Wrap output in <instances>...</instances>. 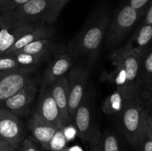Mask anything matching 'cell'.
Listing matches in <instances>:
<instances>
[{
    "mask_svg": "<svg viewBox=\"0 0 152 151\" xmlns=\"http://www.w3.org/2000/svg\"><path fill=\"white\" fill-rule=\"evenodd\" d=\"M111 18V8L106 3L94 9L80 30L68 43V52L72 59L86 57L90 68L94 67L105 41Z\"/></svg>",
    "mask_w": 152,
    "mask_h": 151,
    "instance_id": "6da1fadb",
    "label": "cell"
},
{
    "mask_svg": "<svg viewBox=\"0 0 152 151\" xmlns=\"http://www.w3.org/2000/svg\"><path fill=\"white\" fill-rule=\"evenodd\" d=\"M148 110L140 96L129 101L119 114L121 130L127 142L133 147L137 148L147 126Z\"/></svg>",
    "mask_w": 152,
    "mask_h": 151,
    "instance_id": "7a4b0ae2",
    "label": "cell"
},
{
    "mask_svg": "<svg viewBox=\"0 0 152 151\" xmlns=\"http://www.w3.org/2000/svg\"><path fill=\"white\" fill-rule=\"evenodd\" d=\"M145 13L133 8L128 3L119 7L108 23L104 41L105 46L111 50L120 47L123 39Z\"/></svg>",
    "mask_w": 152,
    "mask_h": 151,
    "instance_id": "3957f363",
    "label": "cell"
},
{
    "mask_svg": "<svg viewBox=\"0 0 152 151\" xmlns=\"http://www.w3.org/2000/svg\"><path fill=\"white\" fill-rule=\"evenodd\" d=\"M88 87L76 110L73 121L75 124L79 137L89 144H92L99 141L101 134L99 130L94 126L92 120L94 91L92 86Z\"/></svg>",
    "mask_w": 152,
    "mask_h": 151,
    "instance_id": "277c9868",
    "label": "cell"
},
{
    "mask_svg": "<svg viewBox=\"0 0 152 151\" xmlns=\"http://www.w3.org/2000/svg\"><path fill=\"white\" fill-rule=\"evenodd\" d=\"M109 59L111 61H115L123 67L126 72L128 84L131 93L134 96H140L142 78L140 56L125 44L111 50Z\"/></svg>",
    "mask_w": 152,
    "mask_h": 151,
    "instance_id": "5b68a950",
    "label": "cell"
},
{
    "mask_svg": "<svg viewBox=\"0 0 152 151\" xmlns=\"http://www.w3.org/2000/svg\"><path fill=\"white\" fill-rule=\"evenodd\" d=\"M90 69L87 63L83 62L72 67L66 76L69 96V115L71 121L74 119L76 110L87 90Z\"/></svg>",
    "mask_w": 152,
    "mask_h": 151,
    "instance_id": "8992f818",
    "label": "cell"
},
{
    "mask_svg": "<svg viewBox=\"0 0 152 151\" xmlns=\"http://www.w3.org/2000/svg\"><path fill=\"white\" fill-rule=\"evenodd\" d=\"M40 24V23H39ZM38 24L22 22L10 13L0 14V55L4 54L17 40L36 28Z\"/></svg>",
    "mask_w": 152,
    "mask_h": 151,
    "instance_id": "52a82bcc",
    "label": "cell"
},
{
    "mask_svg": "<svg viewBox=\"0 0 152 151\" xmlns=\"http://www.w3.org/2000/svg\"><path fill=\"white\" fill-rule=\"evenodd\" d=\"M25 134L26 132L20 117L0 107V139L18 151L26 138Z\"/></svg>",
    "mask_w": 152,
    "mask_h": 151,
    "instance_id": "ba28073f",
    "label": "cell"
},
{
    "mask_svg": "<svg viewBox=\"0 0 152 151\" xmlns=\"http://www.w3.org/2000/svg\"><path fill=\"white\" fill-rule=\"evenodd\" d=\"M36 68L0 72V104L37 78Z\"/></svg>",
    "mask_w": 152,
    "mask_h": 151,
    "instance_id": "9c48e42d",
    "label": "cell"
},
{
    "mask_svg": "<svg viewBox=\"0 0 152 151\" xmlns=\"http://www.w3.org/2000/svg\"><path fill=\"white\" fill-rule=\"evenodd\" d=\"M38 90V77L18 90L0 104V107L13 113L18 116L28 115Z\"/></svg>",
    "mask_w": 152,
    "mask_h": 151,
    "instance_id": "30bf717a",
    "label": "cell"
},
{
    "mask_svg": "<svg viewBox=\"0 0 152 151\" xmlns=\"http://www.w3.org/2000/svg\"><path fill=\"white\" fill-rule=\"evenodd\" d=\"M49 4L50 0H30L9 13L16 19L25 23H45Z\"/></svg>",
    "mask_w": 152,
    "mask_h": 151,
    "instance_id": "8fae6325",
    "label": "cell"
},
{
    "mask_svg": "<svg viewBox=\"0 0 152 151\" xmlns=\"http://www.w3.org/2000/svg\"><path fill=\"white\" fill-rule=\"evenodd\" d=\"M72 57L68 53H56L43 74L40 91L48 89L58 78L66 76L65 74L72 68Z\"/></svg>",
    "mask_w": 152,
    "mask_h": 151,
    "instance_id": "7c38bea8",
    "label": "cell"
},
{
    "mask_svg": "<svg viewBox=\"0 0 152 151\" xmlns=\"http://www.w3.org/2000/svg\"><path fill=\"white\" fill-rule=\"evenodd\" d=\"M36 112L42 119L57 129H62L65 127L59 108L49 88L40 91Z\"/></svg>",
    "mask_w": 152,
    "mask_h": 151,
    "instance_id": "4fadbf2b",
    "label": "cell"
},
{
    "mask_svg": "<svg viewBox=\"0 0 152 151\" xmlns=\"http://www.w3.org/2000/svg\"><path fill=\"white\" fill-rule=\"evenodd\" d=\"M27 126L32 139L45 150H48L49 143L58 129L42 119L36 111L28 120Z\"/></svg>",
    "mask_w": 152,
    "mask_h": 151,
    "instance_id": "5bb4252c",
    "label": "cell"
},
{
    "mask_svg": "<svg viewBox=\"0 0 152 151\" xmlns=\"http://www.w3.org/2000/svg\"><path fill=\"white\" fill-rule=\"evenodd\" d=\"M48 88L59 108L64 126L68 125L71 123V118L69 115V96L66 76L58 78Z\"/></svg>",
    "mask_w": 152,
    "mask_h": 151,
    "instance_id": "9a60e30c",
    "label": "cell"
},
{
    "mask_svg": "<svg viewBox=\"0 0 152 151\" xmlns=\"http://www.w3.org/2000/svg\"><path fill=\"white\" fill-rule=\"evenodd\" d=\"M56 30L53 27H50L46 23H40L36 26L33 30L24 35L22 38L16 41L4 54H13L17 50H20L25 45L37 40L45 38H52L55 35Z\"/></svg>",
    "mask_w": 152,
    "mask_h": 151,
    "instance_id": "2e32d148",
    "label": "cell"
},
{
    "mask_svg": "<svg viewBox=\"0 0 152 151\" xmlns=\"http://www.w3.org/2000/svg\"><path fill=\"white\" fill-rule=\"evenodd\" d=\"M140 57L152 45V25H140L133 33L126 44Z\"/></svg>",
    "mask_w": 152,
    "mask_h": 151,
    "instance_id": "e0dca14e",
    "label": "cell"
},
{
    "mask_svg": "<svg viewBox=\"0 0 152 151\" xmlns=\"http://www.w3.org/2000/svg\"><path fill=\"white\" fill-rule=\"evenodd\" d=\"M134 97L137 96H132L123 90L116 89L104 99L101 109L107 115H119L126 104Z\"/></svg>",
    "mask_w": 152,
    "mask_h": 151,
    "instance_id": "ac0fdd59",
    "label": "cell"
},
{
    "mask_svg": "<svg viewBox=\"0 0 152 151\" xmlns=\"http://www.w3.org/2000/svg\"><path fill=\"white\" fill-rule=\"evenodd\" d=\"M111 62H112V65L114 66V69L111 71H108V72L102 73L100 76L101 81L111 83V84L115 85L116 89L123 90V91L129 93L131 96H134L131 93L129 84H128L126 72L123 67L115 61H111Z\"/></svg>",
    "mask_w": 152,
    "mask_h": 151,
    "instance_id": "d6986e66",
    "label": "cell"
},
{
    "mask_svg": "<svg viewBox=\"0 0 152 151\" xmlns=\"http://www.w3.org/2000/svg\"><path fill=\"white\" fill-rule=\"evenodd\" d=\"M56 48L57 45L51 38H45L27 44L16 52L31 53L48 59L53 52L56 51Z\"/></svg>",
    "mask_w": 152,
    "mask_h": 151,
    "instance_id": "ffe728a7",
    "label": "cell"
},
{
    "mask_svg": "<svg viewBox=\"0 0 152 151\" xmlns=\"http://www.w3.org/2000/svg\"><path fill=\"white\" fill-rule=\"evenodd\" d=\"M141 78L144 90H152V45L140 56Z\"/></svg>",
    "mask_w": 152,
    "mask_h": 151,
    "instance_id": "44dd1931",
    "label": "cell"
},
{
    "mask_svg": "<svg viewBox=\"0 0 152 151\" xmlns=\"http://www.w3.org/2000/svg\"><path fill=\"white\" fill-rule=\"evenodd\" d=\"M12 55L15 56L16 61L22 68H36L43 62L47 60L42 56H36L31 53L16 52Z\"/></svg>",
    "mask_w": 152,
    "mask_h": 151,
    "instance_id": "7402d4cb",
    "label": "cell"
},
{
    "mask_svg": "<svg viewBox=\"0 0 152 151\" xmlns=\"http://www.w3.org/2000/svg\"><path fill=\"white\" fill-rule=\"evenodd\" d=\"M100 145L102 151H120V141L117 135L108 130L101 135Z\"/></svg>",
    "mask_w": 152,
    "mask_h": 151,
    "instance_id": "603a6c76",
    "label": "cell"
},
{
    "mask_svg": "<svg viewBox=\"0 0 152 151\" xmlns=\"http://www.w3.org/2000/svg\"><path fill=\"white\" fill-rule=\"evenodd\" d=\"M71 0H50L48 12L45 19V23L48 25L56 22L61 11Z\"/></svg>",
    "mask_w": 152,
    "mask_h": 151,
    "instance_id": "cb8c5ba5",
    "label": "cell"
},
{
    "mask_svg": "<svg viewBox=\"0 0 152 151\" xmlns=\"http://www.w3.org/2000/svg\"><path fill=\"white\" fill-rule=\"evenodd\" d=\"M67 142L68 141L64 134L63 128L58 129L49 143L48 150L63 151L66 148Z\"/></svg>",
    "mask_w": 152,
    "mask_h": 151,
    "instance_id": "d4e9b609",
    "label": "cell"
},
{
    "mask_svg": "<svg viewBox=\"0 0 152 151\" xmlns=\"http://www.w3.org/2000/svg\"><path fill=\"white\" fill-rule=\"evenodd\" d=\"M23 69L20 67L13 55H0V72H10Z\"/></svg>",
    "mask_w": 152,
    "mask_h": 151,
    "instance_id": "484cf974",
    "label": "cell"
},
{
    "mask_svg": "<svg viewBox=\"0 0 152 151\" xmlns=\"http://www.w3.org/2000/svg\"><path fill=\"white\" fill-rule=\"evenodd\" d=\"M30 0H4L0 4V13H9L15 10Z\"/></svg>",
    "mask_w": 152,
    "mask_h": 151,
    "instance_id": "4316f807",
    "label": "cell"
},
{
    "mask_svg": "<svg viewBox=\"0 0 152 151\" xmlns=\"http://www.w3.org/2000/svg\"><path fill=\"white\" fill-rule=\"evenodd\" d=\"M137 149L139 150L140 151H152V139L148 124L145 127V133L142 136V140Z\"/></svg>",
    "mask_w": 152,
    "mask_h": 151,
    "instance_id": "83f0119b",
    "label": "cell"
},
{
    "mask_svg": "<svg viewBox=\"0 0 152 151\" xmlns=\"http://www.w3.org/2000/svg\"><path fill=\"white\" fill-rule=\"evenodd\" d=\"M43 148H40L37 142L32 138L26 137L23 140L18 151H44Z\"/></svg>",
    "mask_w": 152,
    "mask_h": 151,
    "instance_id": "f1b7e54d",
    "label": "cell"
},
{
    "mask_svg": "<svg viewBox=\"0 0 152 151\" xmlns=\"http://www.w3.org/2000/svg\"><path fill=\"white\" fill-rule=\"evenodd\" d=\"M127 3L133 8L145 12L152 3V0H129Z\"/></svg>",
    "mask_w": 152,
    "mask_h": 151,
    "instance_id": "f546056e",
    "label": "cell"
},
{
    "mask_svg": "<svg viewBox=\"0 0 152 151\" xmlns=\"http://www.w3.org/2000/svg\"><path fill=\"white\" fill-rule=\"evenodd\" d=\"M63 132L68 142L69 140H71V139H74L77 135L76 127H73V126H70V124H68V125H65L63 127Z\"/></svg>",
    "mask_w": 152,
    "mask_h": 151,
    "instance_id": "4dcf8cb0",
    "label": "cell"
},
{
    "mask_svg": "<svg viewBox=\"0 0 152 151\" xmlns=\"http://www.w3.org/2000/svg\"><path fill=\"white\" fill-rule=\"evenodd\" d=\"M141 98L144 104L148 106V110L152 113V90H150V91L144 90L141 95Z\"/></svg>",
    "mask_w": 152,
    "mask_h": 151,
    "instance_id": "1f68e13d",
    "label": "cell"
},
{
    "mask_svg": "<svg viewBox=\"0 0 152 151\" xmlns=\"http://www.w3.org/2000/svg\"><path fill=\"white\" fill-rule=\"evenodd\" d=\"M143 20L142 21V25H152V3L147 8L145 14H144Z\"/></svg>",
    "mask_w": 152,
    "mask_h": 151,
    "instance_id": "d6a6232c",
    "label": "cell"
},
{
    "mask_svg": "<svg viewBox=\"0 0 152 151\" xmlns=\"http://www.w3.org/2000/svg\"><path fill=\"white\" fill-rule=\"evenodd\" d=\"M0 151H17L8 144L7 142L0 139Z\"/></svg>",
    "mask_w": 152,
    "mask_h": 151,
    "instance_id": "836d02e7",
    "label": "cell"
},
{
    "mask_svg": "<svg viewBox=\"0 0 152 151\" xmlns=\"http://www.w3.org/2000/svg\"><path fill=\"white\" fill-rule=\"evenodd\" d=\"M147 124H148V128H149L150 133H151V136L152 139V113L148 110V115H147Z\"/></svg>",
    "mask_w": 152,
    "mask_h": 151,
    "instance_id": "e575fe53",
    "label": "cell"
},
{
    "mask_svg": "<svg viewBox=\"0 0 152 151\" xmlns=\"http://www.w3.org/2000/svg\"><path fill=\"white\" fill-rule=\"evenodd\" d=\"M90 151H102L100 145V139L97 142H95L92 144H90Z\"/></svg>",
    "mask_w": 152,
    "mask_h": 151,
    "instance_id": "d590c367",
    "label": "cell"
},
{
    "mask_svg": "<svg viewBox=\"0 0 152 151\" xmlns=\"http://www.w3.org/2000/svg\"><path fill=\"white\" fill-rule=\"evenodd\" d=\"M63 151H83V149H81L80 147H79L78 146L73 147L71 148H65Z\"/></svg>",
    "mask_w": 152,
    "mask_h": 151,
    "instance_id": "8d00e7d4",
    "label": "cell"
},
{
    "mask_svg": "<svg viewBox=\"0 0 152 151\" xmlns=\"http://www.w3.org/2000/svg\"><path fill=\"white\" fill-rule=\"evenodd\" d=\"M4 1V0H0V4H1V3H2Z\"/></svg>",
    "mask_w": 152,
    "mask_h": 151,
    "instance_id": "74e56055",
    "label": "cell"
}]
</instances>
